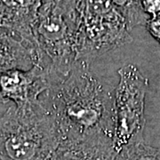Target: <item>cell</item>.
I'll list each match as a JSON object with an SVG mask.
<instances>
[{
    "label": "cell",
    "instance_id": "8992f818",
    "mask_svg": "<svg viewBox=\"0 0 160 160\" xmlns=\"http://www.w3.org/2000/svg\"><path fill=\"white\" fill-rule=\"evenodd\" d=\"M48 86V73L38 64L28 70H6L0 73V103L12 102L18 107L37 104Z\"/></svg>",
    "mask_w": 160,
    "mask_h": 160
},
{
    "label": "cell",
    "instance_id": "9c48e42d",
    "mask_svg": "<svg viewBox=\"0 0 160 160\" xmlns=\"http://www.w3.org/2000/svg\"><path fill=\"white\" fill-rule=\"evenodd\" d=\"M38 64L36 47L8 31L0 34V73L10 69L28 70Z\"/></svg>",
    "mask_w": 160,
    "mask_h": 160
},
{
    "label": "cell",
    "instance_id": "4fadbf2b",
    "mask_svg": "<svg viewBox=\"0 0 160 160\" xmlns=\"http://www.w3.org/2000/svg\"><path fill=\"white\" fill-rule=\"evenodd\" d=\"M145 27L147 28L149 34L151 35L160 45V13L149 18Z\"/></svg>",
    "mask_w": 160,
    "mask_h": 160
},
{
    "label": "cell",
    "instance_id": "52a82bcc",
    "mask_svg": "<svg viewBox=\"0 0 160 160\" xmlns=\"http://www.w3.org/2000/svg\"><path fill=\"white\" fill-rule=\"evenodd\" d=\"M43 2L44 0H0V29L34 45L32 28Z\"/></svg>",
    "mask_w": 160,
    "mask_h": 160
},
{
    "label": "cell",
    "instance_id": "7a4b0ae2",
    "mask_svg": "<svg viewBox=\"0 0 160 160\" xmlns=\"http://www.w3.org/2000/svg\"><path fill=\"white\" fill-rule=\"evenodd\" d=\"M79 0H44L32 28L38 65L49 81L67 75L78 62Z\"/></svg>",
    "mask_w": 160,
    "mask_h": 160
},
{
    "label": "cell",
    "instance_id": "3957f363",
    "mask_svg": "<svg viewBox=\"0 0 160 160\" xmlns=\"http://www.w3.org/2000/svg\"><path fill=\"white\" fill-rule=\"evenodd\" d=\"M60 139L40 102L14 105L0 118V160H49Z\"/></svg>",
    "mask_w": 160,
    "mask_h": 160
},
{
    "label": "cell",
    "instance_id": "ba28073f",
    "mask_svg": "<svg viewBox=\"0 0 160 160\" xmlns=\"http://www.w3.org/2000/svg\"><path fill=\"white\" fill-rule=\"evenodd\" d=\"M117 154L108 138L61 139L49 160H113Z\"/></svg>",
    "mask_w": 160,
    "mask_h": 160
},
{
    "label": "cell",
    "instance_id": "5b68a950",
    "mask_svg": "<svg viewBox=\"0 0 160 160\" xmlns=\"http://www.w3.org/2000/svg\"><path fill=\"white\" fill-rule=\"evenodd\" d=\"M119 81L114 89L113 145L121 149L143 142L145 127V97L149 80L136 66L127 64L118 71Z\"/></svg>",
    "mask_w": 160,
    "mask_h": 160
},
{
    "label": "cell",
    "instance_id": "30bf717a",
    "mask_svg": "<svg viewBox=\"0 0 160 160\" xmlns=\"http://www.w3.org/2000/svg\"><path fill=\"white\" fill-rule=\"evenodd\" d=\"M126 20L131 30L137 26H145L149 18L143 12L139 0H110Z\"/></svg>",
    "mask_w": 160,
    "mask_h": 160
},
{
    "label": "cell",
    "instance_id": "277c9868",
    "mask_svg": "<svg viewBox=\"0 0 160 160\" xmlns=\"http://www.w3.org/2000/svg\"><path fill=\"white\" fill-rule=\"evenodd\" d=\"M78 61L91 62L132 41L126 20L110 0H79Z\"/></svg>",
    "mask_w": 160,
    "mask_h": 160
},
{
    "label": "cell",
    "instance_id": "7c38bea8",
    "mask_svg": "<svg viewBox=\"0 0 160 160\" xmlns=\"http://www.w3.org/2000/svg\"><path fill=\"white\" fill-rule=\"evenodd\" d=\"M141 8L149 18L160 13V0H139Z\"/></svg>",
    "mask_w": 160,
    "mask_h": 160
},
{
    "label": "cell",
    "instance_id": "8fae6325",
    "mask_svg": "<svg viewBox=\"0 0 160 160\" xmlns=\"http://www.w3.org/2000/svg\"><path fill=\"white\" fill-rule=\"evenodd\" d=\"M113 160H160V148L152 147L143 141L121 149Z\"/></svg>",
    "mask_w": 160,
    "mask_h": 160
},
{
    "label": "cell",
    "instance_id": "6da1fadb",
    "mask_svg": "<svg viewBox=\"0 0 160 160\" xmlns=\"http://www.w3.org/2000/svg\"><path fill=\"white\" fill-rule=\"evenodd\" d=\"M89 64L78 61L68 74L51 80L39 102L54 121L61 139L113 141L114 89L104 86Z\"/></svg>",
    "mask_w": 160,
    "mask_h": 160
}]
</instances>
